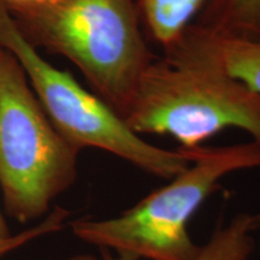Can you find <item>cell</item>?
Segmentation results:
<instances>
[{
  "label": "cell",
  "mask_w": 260,
  "mask_h": 260,
  "mask_svg": "<svg viewBox=\"0 0 260 260\" xmlns=\"http://www.w3.org/2000/svg\"><path fill=\"white\" fill-rule=\"evenodd\" d=\"M0 46L17 59L57 132L80 152L87 147L103 149L164 180H171L190 165L183 148L172 151L145 141L96 94L48 63L2 4Z\"/></svg>",
  "instance_id": "5"
},
{
  "label": "cell",
  "mask_w": 260,
  "mask_h": 260,
  "mask_svg": "<svg viewBox=\"0 0 260 260\" xmlns=\"http://www.w3.org/2000/svg\"><path fill=\"white\" fill-rule=\"evenodd\" d=\"M182 148V147H181ZM190 165L117 217L75 219L71 232L81 241L115 253L116 260H195L201 246L188 223L226 175L260 169V142L183 148Z\"/></svg>",
  "instance_id": "2"
},
{
  "label": "cell",
  "mask_w": 260,
  "mask_h": 260,
  "mask_svg": "<svg viewBox=\"0 0 260 260\" xmlns=\"http://www.w3.org/2000/svg\"><path fill=\"white\" fill-rule=\"evenodd\" d=\"M69 217V212L67 210L57 207L56 210L52 212L50 216L47 217V219H45V222H42L40 225H38L34 229L29 230L28 233L23 234L22 236H12L10 233V229L6 224V220L3 216L2 210H0V255L4 254L5 252L10 251L14 247L21 245L25 241H28L29 239L32 237L45 235V234L57 232L63 226L64 220Z\"/></svg>",
  "instance_id": "10"
},
{
  "label": "cell",
  "mask_w": 260,
  "mask_h": 260,
  "mask_svg": "<svg viewBox=\"0 0 260 260\" xmlns=\"http://www.w3.org/2000/svg\"><path fill=\"white\" fill-rule=\"evenodd\" d=\"M65 260H102V259L96 258L95 255H92V254H77V255L70 256V258Z\"/></svg>",
  "instance_id": "12"
},
{
  "label": "cell",
  "mask_w": 260,
  "mask_h": 260,
  "mask_svg": "<svg viewBox=\"0 0 260 260\" xmlns=\"http://www.w3.org/2000/svg\"><path fill=\"white\" fill-rule=\"evenodd\" d=\"M260 230V213H240L219 228L195 260H248L255 247L254 234ZM102 260H116L112 253L100 249Z\"/></svg>",
  "instance_id": "9"
},
{
  "label": "cell",
  "mask_w": 260,
  "mask_h": 260,
  "mask_svg": "<svg viewBox=\"0 0 260 260\" xmlns=\"http://www.w3.org/2000/svg\"><path fill=\"white\" fill-rule=\"evenodd\" d=\"M191 27L218 38L260 40V0H206Z\"/></svg>",
  "instance_id": "7"
},
{
  "label": "cell",
  "mask_w": 260,
  "mask_h": 260,
  "mask_svg": "<svg viewBox=\"0 0 260 260\" xmlns=\"http://www.w3.org/2000/svg\"><path fill=\"white\" fill-rule=\"evenodd\" d=\"M206 0H139L141 23L162 51L180 40L198 17Z\"/></svg>",
  "instance_id": "8"
},
{
  "label": "cell",
  "mask_w": 260,
  "mask_h": 260,
  "mask_svg": "<svg viewBox=\"0 0 260 260\" xmlns=\"http://www.w3.org/2000/svg\"><path fill=\"white\" fill-rule=\"evenodd\" d=\"M182 39L230 76L260 94V40L213 37L191 25Z\"/></svg>",
  "instance_id": "6"
},
{
  "label": "cell",
  "mask_w": 260,
  "mask_h": 260,
  "mask_svg": "<svg viewBox=\"0 0 260 260\" xmlns=\"http://www.w3.org/2000/svg\"><path fill=\"white\" fill-rule=\"evenodd\" d=\"M80 151L50 122L23 69L0 51V188L5 212L24 224L50 211L77 178Z\"/></svg>",
  "instance_id": "4"
},
{
  "label": "cell",
  "mask_w": 260,
  "mask_h": 260,
  "mask_svg": "<svg viewBox=\"0 0 260 260\" xmlns=\"http://www.w3.org/2000/svg\"><path fill=\"white\" fill-rule=\"evenodd\" d=\"M58 2L60 0H0V4L4 6L11 15H17L21 12L52 5Z\"/></svg>",
  "instance_id": "11"
},
{
  "label": "cell",
  "mask_w": 260,
  "mask_h": 260,
  "mask_svg": "<svg viewBox=\"0 0 260 260\" xmlns=\"http://www.w3.org/2000/svg\"><path fill=\"white\" fill-rule=\"evenodd\" d=\"M0 51H2V46H0Z\"/></svg>",
  "instance_id": "13"
},
{
  "label": "cell",
  "mask_w": 260,
  "mask_h": 260,
  "mask_svg": "<svg viewBox=\"0 0 260 260\" xmlns=\"http://www.w3.org/2000/svg\"><path fill=\"white\" fill-rule=\"evenodd\" d=\"M12 17L35 47L74 63L96 95L125 118L154 59L135 0H60Z\"/></svg>",
  "instance_id": "3"
},
{
  "label": "cell",
  "mask_w": 260,
  "mask_h": 260,
  "mask_svg": "<svg viewBox=\"0 0 260 260\" xmlns=\"http://www.w3.org/2000/svg\"><path fill=\"white\" fill-rule=\"evenodd\" d=\"M124 121L136 134L170 135L182 148L226 128L260 142V94L180 39L145 70Z\"/></svg>",
  "instance_id": "1"
}]
</instances>
